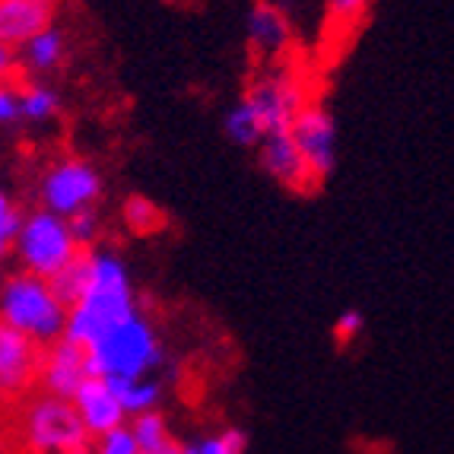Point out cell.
<instances>
[{
	"mask_svg": "<svg viewBox=\"0 0 454 454\" xmlns=\"http://www.w3.org/2000/svg\"><path fill=\"white\" fill-rule=\"evenodd\" d=\"M86 254H90V283L83 299L67 309V321H64V337L80 347H86L102 327L140 311L128 261L108 245H92L86 248Z\"/></svg>",
	"mask_w": 454,
	"mask_h": 454,
	"instance_id": "obj_1",
	"label": "cell"
},
{
	"mask_svg": "<svg viewBox=\"0 0 454 454\" xmlns=\"http://www.w3.org/2000/svg\"><path fill=\"white\" fill-rule=\"evenodd\" d=\"M90 375L102 381H134L150 379L162 365V343L153 321L144 311H134L128 318L114 321L86 343Z\"/></svg>",
	"mask_w": 454,
	"mask_h": 454,
	"instance_id": "obj_2",
	"label": "cell"
},
{
	"mask_svg": "<svg viewBox=\"0 0 454 454\" xmlns=\"http://www.w3.org/2000/svg\"><path fill=\"white\" fill-rule=\"evenodd\" d=\"M0 321H7L20 333L48 347L51 340L64 337L67 309L54 299L48 280L26 270H13L0 283Z\"/></svg>",
	"mask_w": 454,
	"mask_h": 454,
	"instance_id": "obj_3",
	"label": "cell"
},
{
	"mask_svg": "<svg viewBox=\"0 0 454 454\" xmlns=\"http://www.w3.org/2000/svg\"><path fill=\"white\" fill-rule=\"evenodd\" d=\"M80 251L83 248L74 242L67 220L48 213L45 207H38L32 213H23V223L16 229L10 254L16 258L20 270L42 277V280H51L54 273L61 270L67 261H74Z\"/></svg>",
	"mask_w": 454,
	"mask_h": 454,
	"instance_id": "obj_4",
	"label": "cell"
},
{
	"mask_svg": "<svg viewBox=\"0 0 454 454\" xmlns=\"http://www.w3.org/2000/svg\"><path fill=\"white\" fill-rule=\"evenodd\" d=\"M20 439L29 454H64L90 445L74 403L45 391L32 394L20 410Z\"/></svg>",
	"mask_w": 454,
	"mask_h": 454,
	"instance_id": "obj_5",
	"label": "cell"
},
{
	"mask_svg": "<svg viewBox=\"0 0 454 454\" xmlns=\"http://www.w3.org/2000/svg\"><path fill=\"white\" fill-rule=\"evenodd\" d=\"M38 197L48 213L70 220L74 213L96 207L102 197V175L83 156H64L45 168L38 182Z\"/></svg>",
	"mask_w": 454,
	"mask_h": 454,
	"instance_id": "obj_6",
	"label": "cell"
},
{
	"mask_svg": "<svg viewBox=\"0 0 454 454\" xmlns=\"http://www.w3.org/2000/svg\"><path fill=\"white\" fill-rule=\"evenodd\" d=\"M239 102L254 114V121H258V128L264 130V137H267V134L289 130V124H293V118L299 114V108L305 106V92L293 76L270 74V76H258V80L245 90V96L239 98Z\"/></svg>",
	"mask_w": 454,
	"mask_h": 454,
	"instance_id": "obj_7",
	"label": "cell"
},
{
	"mask_svg": "<svg viewBox=\"0 0 454 454\" xmlns=\"http://www.w3.org/2000/svg\"><path fill=\"white\" fill-rule=\"evenodd\" d=\"M289 137L318 182L333 175L337 168V121L321 102H305L299 108V114L289 124Z\"/></svg>",
	"mask_w": 454,
	"mask_h": 454,
	"instance_id": "obj_8",
	"label": "cell"
},
{
	"mask_svg": "<svg viewBox=\"0 0 454 454\" xmlns=\"http://www.w3.org/2000/svg\"><path fill=\"white\" fill-rule=\"evenodd\" d=\"M42 343L0 321V401L23 397L38 381Z\"/></svg>",
	"mask_w": 454,
	"mask_h": 454,
	"instance_id": "obj_9",
	"label": "cell"
},
{
	"mask_svg": "<svg viewBox=\"0 0 454 454\" xmlns=\"http://www.w3.org/2000/svg\"><path fill=\"white\" fill-rule=\"evenodd\" d=\"M86 379H92L90 359H86V349L80 343L67 340V337H58L48 347H42V363H38L35 385L45 394L70 401L76 394V387L83 385Z\"/></svg>",
	"mask_w": 454,
	"mask_h": 454,
	"instance_id": "obj_10",
	"label": "cell"
},
{
	"mask_svg": "<svg viewBox=\"0 0 454 454\" xmlns=\"http://www.w3.org/2000/svg\"><path fill=\"white\" fill-rule=\"evenodd\" d=\"M258 160H261V168L270 175L273 182L295 191V194H311V191L321 184L318 178L311 175V168L305 166L302 153L295 150L289 130L267 134L258 144Z\"/></svg>",
	"mask_w": 454,
	"mask_h": 454,
	"instance_id": "obj_11",
	"label": "cell"
},
{
	"mask_svg": "<svg viewBox=\"0 0 454 454\" xmlns=\"http://www.w3.org/2000/svg\"><path fill=\"white\" fill-rule=\"evenodd\" d=\"M70 403H74L76 417H80V423H83V429H86L90 439L92 435H102V432L114 429V426L128 423L124 407L118 403L114 391L102 379H86L83 385L76 387V394L70 397Z\"/></svg>",
	"mask_w": 454,
	"mask_h": 454,
	"instance_id": "obj_12",
	"label": "cell"
},
{
	"mask_svg": "<svg viewBox=\"0 0 454 454\" xmlns=\"http://www.w3.org/2000/svg\"><path fill=\"white\" fill-rule=\"evenodd\" d=\"M54 23V10L38 7L32 0H0V45L20 48Z\"/></svg>",
	"mask_w": 454,
	"mask_h": 454,
	"instance_id": "obj_13",
	"label": "cell"
},
{
	"mask_svg": "<svg viewBox=\"0 0 454 454\" xmlns=\"http://www.w3.org/2000/svg\"><path fill=\"white\" fill-rule=\"evenodd\" d=\"M245 32H248V45L258 54H280L289 45V38H293L286 13L277 4H270V0H258L248 10Z\"/></svg>",
	"mask_w": 454,
	"mask_h": 454,
	"instance_id": "obj_14",
	"label": "cell"
},
{
	"mask_svg": "<svg viewBox=\"0 0 454 454\" xmlns=\"http://www.w3.org/2000/svg\"><path fill=\"white\" fill-rule=\"evenodd\" d=\"M64 51H67V38H64V32L48 26V29L32 35L29 42L20 48V58H16V61H23L32 74H48V70L61 67Z\"/></svg>",
	"mask_w": 454,
	"mask_h": 454,
	"instance_id": "obj_15",
	"label": "cell"
},
{
	"mask_svg": "<svg viewBox=\"0 0 454 454\" xmlns=\"http://www.w3.org/2000/svg\"><path fill=\"white\" fill-rule=\"evenodd\" d=\"M121 223L130 235L146 239V235L162 232V229L168 226V216L156 200H150V197H144V194H130L121 204Z\"/></svg>",
	"mask_w": 454,
	"mask_h": 454,
	"instance_id": "obj_16",
	"label": "cell"
},
{
	"mask_svg": "<svg viewBox=\"0 0 454 454\" xmlns=\"http://www.w3.org/2000/svg\"><path fill=\"white\" fill-rule=\"evenodd\" d=\"M86 283H90V254H86V248H83L74 261H67L61 270L54 273L51 280H48V286H51L54 299H58L64 309H74V305L83 299Z\"/></svg>",
	"mask_w": 454,
	"mask_h": 454,
	"instance_id": "obj_17",
	"label": "cell"
},
{
	"mask_svg": "<svg viewBox=\"0 0 454 454\" xmlns=\"http://www.w3.org/2000/svg\"><path fill=\"white\" fill-rule=\"evenodd\" d=\"M108 385V381H106ZM118 397V403L124 407L128 417L146 413V410H160L162 401V381L156 379H134V381H112L108 385Z\"/></svg>",
	"mask_w": 454,
	"mask_h": 454,
	"instance_id": "obj_18",
	"label": "cell"
},
{
	"mask_svg": "<svg viewBox=\"0 0 454 454\" xmlns=\"http://www.w3.org/2000/svg\"><path fill=\"white\" fill-rule=\"evenodd\" d=\"M130 432H134V442L140 448V454H160L172 445V432L160 410H146V413H137L130 417Z\"/></svg>",
	"mask_w": 454,
	"mask_h": 454,
	"instance_id": "obj_19",
	"label": "cell"
},
{
	"mask_svg": "<svg viewBox=\"0 0 454 454\" xmlns=\"http://www.w3.org/2000/svg\"><path fill=\"white\" fill-rule=\"evenodd\" d=\"M20 108H23V121L45 124L61 112V96H58V90H51V86H45V83H29V86H23Z\"/></svg>",
	"mask_w": 454,
	"mask_h": 454,
	"instance_id": "obj_20",
	"label": "cell"
},
{
	"mask_svg": "<svg viewBox=\"0 0 454 454\" xmlns=\"http://www.w3.org/2000/svg\"><path fill=\"white\" fill-rule=\"evenodd\" d=\"M223 130H226V137L232 140V144L239 146H258L261 140H264V130L258 128V121H254V114L248 112V108L242 106V102H235L232 108L226 112V118H223Z\"/></svg>",
	"mask_w": 454,
	"mask_h": 454,
	"instance_id": "obj_21",
	"label": "cell"
},
{
	"mask_svg": "<svg viewBox=\"0 0 454 454\" xmlns=\"http://www.w3.org/2000/svg\"><path fill=\"white\" fill-rule=\"evenodd\" d=\"M86 451L90 454H140V448H137L130 426L121 423V426H114V429L102 432V435H92Z\"/></svg>",
	"mask_w": 454,
	"mask_h": 454,
	"instance_id": "obj_22",
	"label": "cell"
},
{
	"mask_svg": "<svg viewBox=\"0 0 454 454\" xmlns=\"http://www.w3.org/2000/svg\"><path fill=\"white\" fill-rule=\"evenodd\" d=\"M197 448H200V454H248V435L239 426H229L216 435L197 439Z\"/></svg>",
	"mask_w": 454,
	"mask_h": 454,
	"instance_id": "obj_23",
	"label": "cell"
},
{
	"mask_svg": "<svg viewBox=\"0 0 454 454\" xmlns=\"http://www.w3.org/2000/svg\"><path fill=\"white\" fill-rule=\"evenodd\" d=\"M23 223V210L10 200V194L0 188V261L7 258L10 248H13V239H16V229Z\"/></svg>",
	"mask_w": 454,
	"mask_h": 454,
	"instance_id": "obj_24",
	"label": "cell"
},
{
	"mask_svg": "<svg viewBox=\"0 0 454 454\" xmlns=\"http://www.w3.org/2000/svg\"><path fill=\"white\" fill-rule=\"evenodd\" d=\"M372 0H325V13L331 26H356Z\"/></svg>",
	"mask_w": 454,
	"mask_h": 454,
	"instance_id": "obj_25",
	"label": "cell"
},
{
	"mask_svg": "<svg viewBox=\"0 0 454 454\" xmlns=\"http://www.w3.org/2000/svg\"><path fill=\"white\" fill-rule=\"evenodd\" d=\"M70 226V235H74V242L80 245V248H92L98 239V213L96 207H90V210H80L74 213L67 220Z\"/></svg>",
	"mask_w": 454,
	"mask_h": 454,
	"instance_id": "obj_26",
	"label": "cell"
},
{
	"mask_svg": "<svg viewBox=\"0 0 454 454\" xmlns=\"http://www.w3.org/2000/svg\"><path fill=\"white\" fill-rule=\"evenodd\" d=\"M20 98H23V86L0 83V128H16V124L23 121Z\"/></svg>",
	"mask_w": 454,
	"mask_h": 454,
	"instance_id": "obj_27",
	"label": "cell"
},
{
	"mask_svg": "<svg viewBox=\"0 0 454 454\" xmlns=\"http://www.w3.org/2000/svg\"><path fill=\"white\" fill-rule=\"evenodd\" d=\"M363 325H365L363 311L347 309V311L340 315V318L333 321V340L340 343V347H347L349 340H356L359 333H363Z\"/></svg>",
	"mask_w": 454,
	"mask_h": 454,
	"instance_id": "obj_28",
	"label": "cell"
},
{
	"mask_svg": "<svg viewBox=\"0 0 454 454\" xmlns=\"http://www.w3.org/2000/svg\"><path fill=\"white\" fill-rule=\"evenodd\" d=\"M16 67H20V61H16V51L7 45H0V83H10L16 74Z\"/></svg>",
	"mask_w": 454,
	"mask_h": 454,
	"instance_id": "obj_29",
	"label": "cell"
},
{
	"mask_svg": "<svg viewBox=\"0 0 454 454\" xmlns=\"http://www.w3.org/2000/svg\"><path fill=\"white\" fill-rule=\"evenodd\" d=\"M178 454H200L197 442H178Z\"/></svg>",
	"mask_w": 454,
	"mask_h": 454,
	"instance_id": "obj_30",
	"label": "cell"
},
{
	"mask_svg": "<svg viewBox=\"0 0 454 454\" xmlns=\"http://www.w3.org/2000/svg\"><path fill=\"white\" fill-rule=\"evenodd\" d=\"M32 4H38V7H48V10H54L61 0H32Z\"/></svg>",
	"mask_w": 454,
	"mask_h": 454,
	"instance_id": "obj_31",
	"label": "cell"
},
{
	"mask_svg": "<svg viewBox=\"0 0 454 454\" xmlns=\"http://www.w3.org/2000/svg\"><path fill=\"white\" fill-rule=\"evenodd\" d=\"M160 454H178V442H172V445H168L166 451H160Z\"/></svg>",
	"mask_w": 454,
	"mask_h": 454,
	"instance_id": "obj_32",
	"label": "cell"
},
{
	"mask_svg": "<svg viewBox=\"0 0 454 454\" xmlns=\"http://www.w3.org/2000/svg\"><path fill=\"white\" fill-rule=\"evenodd\" d=\"M64 454H90L86 448H76V451H64Z\"/></svg>",
	"mask_w": 454,
	"mask_h": 454,
	"instance_id": "obj_33",
	"label": "cell"
}]
</instances>
